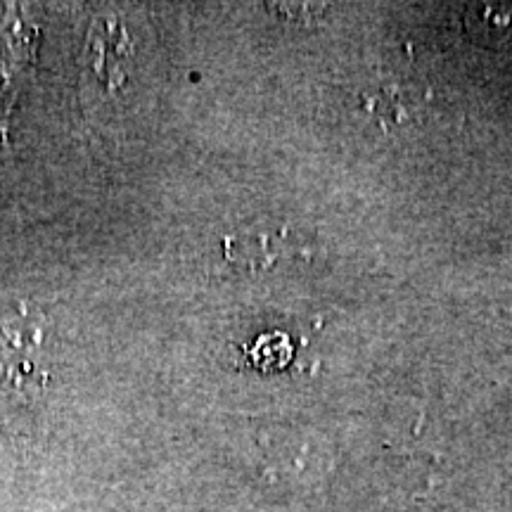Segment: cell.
<instances>
[{
  "mask_svg": "<svg viewBox=\"0 0 512 512\" xmlns=\"http://www.w3.org/2000/svg\"><path fill=\"white\" fill-rule=\"evenodd\" d=\"M48 373L46 370L36 368L31 361L17 358V361H8L0 366V389L3 392H15V394H29L38 392V389L46 387Z\"/></svg>",
  "mask_w": 512,
  "mask_h": 512,
  "instance_id": "cell-3",
  "label": "cell"
},
{
  "mask_svg": "<svg viewBox=\"0 0 512 512\" xmlns=\"http://www.w3.org/2000/svg\"><path fill=\"white\" fill-rule=\"evenodd\" d=\"M3 335L8 337V342L15 349L38 347L43 339L41 320L36 316H29V313H19V316L3 320Z\"/></svg>",
  "mask_w": 512,
  "mask_h": 512,
  "instance_id": "cell-5",
  "label": "cell"
},
{
  "mask_svg": "<svg viewBox=\"0 0 512 512\" xmlns=\"http://www.w3.org/2000/svg\"><path fill=\"white\" fill-rule=\"evenodd\" d=\"M368 110L380 119V124L387 128V131L401 126L403 121L411 117V112H408V102L403 100L401 91L396 93V88L392 86L384 88V91L377 93L375 98H368Z\"/></svg>",
  "mask_w": 512,
  "mask_h": 512,
  "instance_id": "cell-4",
  "label": "cell"
},
{
  "mask_svg": "<svg viewBox=\"0 0 512 512\" xmlns=\"http://www.w3.org/2000/svg\"><path fill=\"white\" fill-rule=\"evenodd\" d=\"M294 252L297 247L287 230H247L226 240L228 261L242 271H271Z\"/></svg>",
  "mask_w": 512,
  "mask_h": 512,
  "instance_id": "cell-1",
  "label": "cell"
},
{
  "mask_svg": "<svg viewBox=\"0 0 512 512\" xmlns=\"http://www.w3.org/2000/svg\"><path fill=\"white\" fill-rule=\"evenodd\" d=\"M465 29L482 46H512V3H477L465 10Z\"/></svg>",
  "mask_w": 512,
  "mask_h": 512,
  "instance_id": "cell-2",
  "label": "cell"
}]
</instances>
